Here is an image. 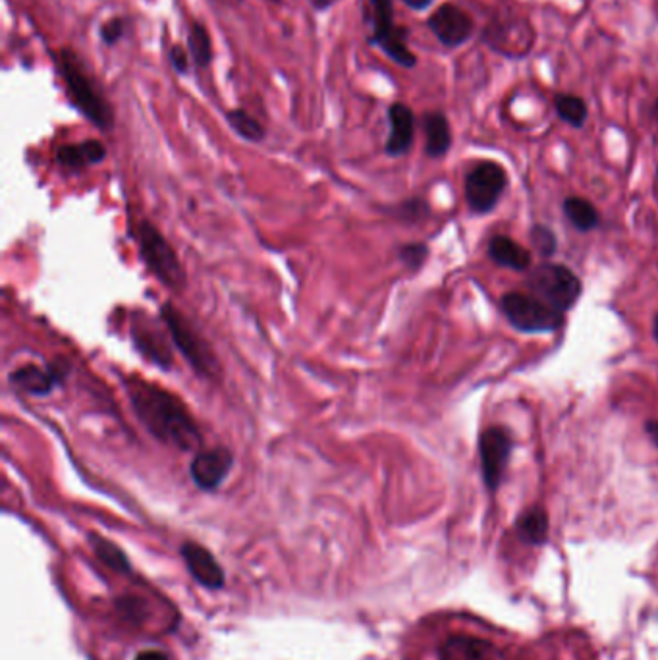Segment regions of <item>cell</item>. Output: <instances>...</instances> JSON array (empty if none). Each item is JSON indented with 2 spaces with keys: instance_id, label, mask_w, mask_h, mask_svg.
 Masks as SVG:
<instances>
[{
  "instance_id": "38",
  "label": "cell",
  "mask_w": 658,
  "mask_h": 660,
  "mask_svg": "<svg viewBox=\"0 0 658 660\" xmlns=\"http://www.w3.org/2000/svg\"><path fill=\"white\" fill-rule=\"evenodd\" d=\"M655 110H657V118H658V101H657V107H655Z\"/></svg>"
},
{
  "instance_id": "24",
  "label": "cell",
  "mask_w": 658,
  "mask_h": 660,
  "mask_svg": "<svg viewBox=\"0 0 658 660\" xmlns=\"http://www.w3.org/2000/svg\"><path fill=\"white\" fill-rule=\"evenodd\" d=\"M520 533L525 541L537 543L543 541L547 535V514L541 508H533L523 514L520 520Z\"/></svg>"
},
{
  "instance_id": "27",
  "label": "cell",
  "mask_w": 658,
  "mask_h": 660,
  "mask_svg": "<svg viewBox=\"0 0 658 660\" xmlns=\"http://www.w3.org/2000/svg\"><path fill=\"white\" fill-rule=\"evenodd\" d=\"M531 236H533L535 248L541 251V255H552L554 253V249H556V238H554V234L550 232L549 228L535 226L533 232H531Z\"/></svg>"
},
{
  "instance_id": "37",
  "label": "cell",
  "mask_w": 658,
  "mask_h": 660,
  "mask_svg": "<svg viewBox=\"0 0 658 660\" xmlns=\"http://www.w3.org/2000/svg\"><path fill=\"white\" fill-rule=\"evenodd\" d=\"M222 2H226V4H240L242 0H222Z\"/></svg>"
},
{
  "instance_id": "8",
  "label": "cell",
  "mask_w": 658,
  "mask_h": 660,
  "mask_svg": "<svg viewBox=\"0 0 658 660\" xmlns=\"http://www.w3.org/2000/svg\"><path fill=\"white\" fill-rule=\"evenodd\" d=\"M371 8V26L373 35L369 37L371 45L381 47L386 55L396 64L413 68L417 58L406 47V29L394 24L392 0H367Z\"/></svg>"
},
{
  "instance_id": "21",
  "label": "cell",
  "mask_w": 658,
  "mask_h": 660,
  "mask_svg": "<svg viewBox=\"0 0 658 660\" xmlns=\"http://www.w3.org/2000/svg\"><path fill=\"white\" fill-rule=\"evenodd\" d=\"M564 213L570 219V222L576 226L577 230L587 232L593 230L599 224V213L593 207V203H589L587 199L581 197H570L564 203Z\"/></svg>"
},
{
  "instance_id": "3",
  "label": "cell",
  "mask_w": 658,
  "mask_h": 660,
  "mask_svg": "<svg viewBox=\"0 0 658 660\" xmlns=\"http://www.w3.org/2000/svg\"><path fill=\"white\" fill-rule=\"evenodd\" d=\"M58 70L64 78L68 95L74 103V107L82 112L83 116L93 122L99 130L107 132L112 128L114 116L110 110L109 103L97 89L95 82L85 74L80 58L72 51H62L58 56Z\"/></svg>"
},
{
  "instance_id": "10",
  "label": "cell",
  "mask_w": 658,
  "mask_h": 660,
  "mask_svg": "<svg viewBox=\"0 0 658 660\" xmlns=\"http://www.w3.org/2000/svg\"><path fill=\"white\" fill-rule=\"evenodd\" d=\"M506 188V172L496 163L475 166L466 178L467 205L475 213H489Z\"/></svg>"
},
{
  "instance_id": "30",
  "label": "cell",
  "mask_w": 658,
  "mask_h": 660,
  "mask_svg": "<svg viewBox=\"0 0 658 660\" xmlns=\"http://www.w3.org/2000/svg\"><path fill=\"white\" fill-rule=\"evenodd\" d=\"M170 64L174 66V70L178 74H186L188 72V66H190V58H188V53L184 47L180 45H174L170 49Z\"/></svg>"
},
{
  "instance_id": "13",
  "label": "cell",
  "mask_w": 658,
  "mask_h": 660,
  "mask_svg": "<svg viewBox=\"0 0 658 660\" xmlns=\"http://www.w3.org/2000/svg\"><path fill=\"white\" fill-rule=\"evenodd\" d=\"M132 342L139 354L161 369L172 367V350L163 330L145 317V313H134L130 323Z\"/></svg>"
},
{
  "instance_id": "14",
  "label": "cell",
  "mask_w": 658,
  "mask_h": 660,
  "mask_svg": "<svg viewBox=\"0 0 658 660\" xmlns=\"http://www.w3.org/2000/svg\"><path fill=\"white\" fill-rule=\"evenodd\" d=\"M479 452H481V468H483L485 483L491 491H494L500 485L504 469L510 460L512 440L504 429L491 427L481 435Z\"/></svg>"
},
{
  "instance_id": "34",
  "label": "cell",
  "mask_w": 658,
  "mask_h": 660,
  "mask_svg": "<svg viewBox=\"0 0 658 660\" xmlns=\"http://www.w3.org/2000/svg\"><path fill=\"white\" fill-rule=\"evenodd\" d=\"M408 6H412L413 10H423L427 8L433 0H404Z\"/></svg>"
},
{
  "instance_id": "5",
  "label": "cell",
  "mask_w": 658,
  "mask_h": 660,
  "mask_svg": "<svg viewBox=\"0 0 658 660\" xmlns=\"http://www.w3.org/2000/svg\"><path fill=\"white\" fill-rule=\"evenodd\" d=\"M136 240L139 255L153 276L170 290H182L186 286V273L163 232L149 220H139L136 222Z\"/></svg>"
},
{
  "instance_id": "31",
  "label": "cell",
  "mask_w": 658,
  "mask_h": 660,
  "mask_svg": "<svg viewBox=\"0 0 658 660\" xmlns=\"http://www.w3.org/2000/svg\"><path fill=\"white\" fill-rule=\"evenodd\" d=\"M134 660H170V657L166 655L165 651H159V649H145Z\"/></svg>"
},
{
  "instance_id": "15",
  "label": "cell",
  "mask_w": 658,
  "mask_h": 660,
  "mask_svg": "<svg viewBox=\"0 0 658 660\" xmlns=\"http://www.w3.org/2000/svg\"><path fill=\"white\" fill-rule=\"evenodd\" d=\"M429 28L446 47H458L469 39L473 22L462 8L454 4H442L429 18Z\"/></svg>"
},
{
  "instance_id": "29",
  "label": "cell",
  "mask_w": 658,
  "mask_h": 660,
  "mask_svg": "<svg viewBox=\"0 0 658 660\" xmlns=\"http://www.w3.org/2000/svg\"><path fill=\"white\" fill-rule=\"evenodd\" d=\"M122 35H124V22L120 18L109 20L101 29V37L107 45H114Z\"/></svg>"
},
{
  "instance_id": "6",
  "label": "cell",
  "mask_w": 658,
  "mask_h": 660,
  "mask_svg": "<svg viewBox=\"0 0 658 660\" xmlns=\"http://www.w3.org/2000/svg\"><path fill=\"white\" fill-rule=\"evenodd\" d=\"M161 319L165 323L172 344L192 365L195 373H199L207 379H215V375L219 371L217 358H215L213 350L209 348V344L203 340V336L193 329L192 323L184 317V313L168 302L161 307Z\"/></svg>"
},
{
  "instance_id": "12",
  "label": "cell",
  "mask_w": 658,
  "mask_h": 660,
  "mask_svg": "<svg viewBox=\"0 0 658 660\" xmlns=\"http://www.w3.org/2000/svg\"><path fill=\"white\" fill-rule=\"evenodd\" d=\"M234 466V454L224 448H201L195 452L192 464H190V475L197 489L211 493L217 491L220 485L226 481Z\"/></svg>"
},
{
  "instance_id": "1",
  "label": "cell",
  "mask_w": 658,
  "mask_h": 660,
  "mask_svg": "<svg viewBox=\"0 0 658 660\" xmlns=\"http://www.w3.org/2000/svg\"><path fill=\"white\" fill-rule=\"evenodd\" d=\"M523 639L477 614L446 610L413 628L404 660H512Z\"/></svg>"
},
{
  "instance_id": "9",
  "label": "cell",
  "mask_w": 658,
  "mask_h": 660,
  "mask_svg": "<svg viewBox=\"0 0 658 660\" xmlns=\"http://www.w3.org/2000/svg\"><path fill=\"white\" fill-rule=\"evenodd\" d=\"M506 319L521 332H552L560 329L564 315L537 298L510 292L502 298Z\"/></svg>"
},
{
  "instance_id": "11",
  "label": "cell",
  "mask_w": 658,
  "mask_h": 660,
  "mask_svg": "<svg viewBox=\"0 0 658 660\" xmlns=\"http://www.w3.org/2000/svg\"><path fill=\"white\" fill-rule=\"evenodd\" d=\"M68 373H70V363L66 359H56L47 367L29 363V365L12 371L8 377V383L18 392H24L28 396H47L55 390L56 386L64 383Z\"/></svg>"
},
{
  "instance_id": "2",
  "label": "cell",
  "mask_w": 658,
  "mask_h": 660,
  "mask_svg": "<svg viewBox=\"0 0 658 660\" xmlns=\"http://www.w3.org/2000/svg\"><path fill=\"white\" fill-rule=\"evenodd\" d=\"M124 388L139 423L155 439L182 452H192L201 446V429L178 396L139 377L124 379Z\"/></svg>"
},
{
  "instance_id": "36",
  "label": "cell",
  "mask_w": 658,
  "mask_h": 660,
  "mask_svg": "<svg viewBox=\"0 0 658 660\" xmlns=\"http://www.w3.org/2000/svg\"><path fill=\"white\" fill-rule=\"evenodd\" d=\"M653 334H655V338H657L658 342V315L655 317V323H653Z\"/></svg>"
},
{
  "instance_id": "25",
  "label": "cell",
  "mask_w": 658,
  "mask_h": 660,
  "mask_svg": "<svg viewBox=\"0 0 658 660\" xmlns=\"http://www.w3.org/2000/svg\"><path fill=\"white\" fill-rule=\"evenodd\" d=\"M556 110L562 120H566L568 124H572L576 128H581L587 118V107H585L583 99H579L576 95H558Z\"/></svg>"
},
{
  "instance_id": "19",
  "label": "cell",
  "mask_w": 658,
  "mask_h": 660,
  "mask_svg": "<svg viewBox=\"0 0 658 660\" xmlns=\"http://www.w3.org/2000/svg\"><path fill=\"white\" fill-rule=\"evenodd\" d=\"M489 255L500 267H508L516 271L529 269L531 265V253L508 236H494L489 244Z\"/></svg>"
},
{
  "instance_id": "4",
  "label": "cell",
  "mask_w": 658,
  "mask_h": 660,
  "mask_svg": "<svg viewBox=\"0 0 658 660\" xmlns=\"http://www.w3.org/2000/svg\"><path fill=\"white\" fill-rule=\"evenodd\" d=\"M512 660H599L591 637L577 628H554L523 639Z\"/></svg>"
},
{
  "instance_id": "35",
  "label": "cell",
  "mask_w": 658,
  "mask_h": 660,
  "mask_svg": "<svg viewBox=\"0 0 658 660\" xmlns=\"http://www.w3.org/2000/svg\"><path fill=\"white\" fill-rule=\"evenodd\" d=\"M311 4H313L315 8H327V6L332 4V0H311Z\"/></svg>"
},
{
  "instance_id": "26",
  "label": "cell",
  "mask_w": 658,
  "mask_h": 660,
  "mask_svg": "<svg viewBox=\"0 0 658 660\" xmlns=\"http://www.w3.org/2000/svg\"><path fill=\"white\" fill-rule=\"evenodd\" d=\"M429 249L423 244H408L400 249V259L406 263V267L410 269H419L423 265V261L427 259Z\"/></svg>"
},
{
  "instance_id": "23",
  "label": "cell",
  "mask_w": 658,
  "mask_h": 660,
  "mask_svg": "<svg viewBox=\"0 0 658 660\" xmlns=\"http://www.w3.org/2000/svg\"><path fill=\"white\" fill-rule=\"evenodd\" d=\"M228 118V124L230 128L240 136V138L247 139V141H253V143H259L265 138V128L251 116L247 114L246 110L236 109L230 110L226 114Z\"/></svg>"
},
{
  "instance_id": "17",
  "label": "cell",
  "mask_w": 658,
  "mask_h": 660,
  "mask_svg": "<svg viewBox=\"0 0 658 660\" xmlns=\"http://www.w3.org/2000/svg\"><path fill=\"white\" fill-rule=\"evenodd\" d=\"M105 157L107 149L97 139L62 145L56 151V163L66 170H83L87 166L99 165Z\"/></svg>"
},
{
  "instance_id": "32",
  "label": "cell",
  "mask_w": 658,
  "mask_h": 660,
  "mask_svg": "<svg viewBox=\"0 0 658 660\" xmlns=\"http://www.w3.org/2000/svg\"><path fill=\"white\" fill-rule=\"evenodd\" d=\"M647 581H649L651 589L657 593L658 597V558L653 562V566L649 568V578H647Z\"/></svg>"
},
{
  "instance_id": "7",
  "label": "cell",
  "mask_w": 658,
  "mask_h": 660,
  "mask_svg": "<svg viewBox=\"0 0 658 660\" xmlns=\"http://www.w3.org/2000/svg\"><path fill=\"white\" fill-rule=\"evenodd\" d=\"M529 288L541 302L564 313L576 305L581 296V282L562 265H541L529 275Z\"/></svg>"
},
{
  "instance_id": "28",
  "label": "cell",
  "mask_w": 658,
  "mask_h": 660,
  "mask_svg": "<svg viewBox=\"0 0 658 660\" xmlns=\"http://www.w3.org/2000/svg\"><path fill=\"white\" fill-rule=\"evenodd\" d=\"M429 215V205L421 199H410L400 205V217L406 220H419Z\"/></svg>"
},
{
  "instance_id": "20",
  "label": "cell",
  "mask_w": 658,
  "mask_h": 660,
  "mask_svg": "<svg viewBox=\"0 0 658 660\" xmlns=\"http://www.w3.org/2000/svg\"><path fill=\"white\" fill-rule=\"evenodd\" d=\"M425 136H427V155L437 159L442 157L452 143L448 120L440 112H431L425 116Z\"/></svg>"
},
{
  "instance_id": "16",
  "label": "cell",
  "mask_w": 658,
  "mask_h": 660,
  "mask_svg": "<svg viewBox=\"0 0 658 660\" xmlns=\"http://www.w3.org/2000/svg\"><path fill=\"white\" fill-rule=\"evenodd\" d=\"M388 120H390V136L386 141V153L390 157H400L408 153V149L412 147L415 118L410 107L402 103H394L388 109Z\"/></svg>"
},
{
  "instance_id": "33",
  "label": "cell",
  "mask_w": 658,
  "mask_h": 660,
  "mask_svg": "<svg viewBox=\"0 0 658 660\" xmlns=\"http://www.w3.org/2000/svg\"><path fill=\"white\" fill-rule=\"evenodd\" d=\"M645 431H647V435H649V439L653 440V444L655 446H658V421H647V427H645Z\"/></svg>"
},
{
  "instance_id": "18",
  "label": "cell",
  "mask_w": 658,
  "mask_h": 660,
  "mask_svg": "<svg viewBox=\"0 0 658 660\" xmlns=\"http://www.w3.org/2000/svg\"><path fill=\"white\" fill-rule=\"evenodd\" d=\"M184 558H186V564L190 568L195 578L199 579L201 583L209 585V587H219L222 585V570H220L217 560L213 558V554L195 543H186L184 545Z\"/></svg>"
},
{
  "instance_id": "22",
  "label": "cell",
  "mask_w": 658,
  "mask_h": 660,
  "mask_svg": "<svg viewBox=\"0 0 658 660\" xmlns=\"http://www.w3.org/2000/svg\"><path fill=\"white\" fill-rule=\"evenodd\" d=\"M188 49L192 53L193 62L199 68H205L213 60V47H211V37L207 29L199 22H193L192 29L188 33Z\"/></svg>"
}]
</instances>
